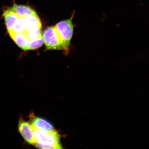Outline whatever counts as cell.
Here are the masks:
<instances>
[{
	"label": "cell",
	"instance_id": "30bf717a",
	"mask_svg": "<svg viewBox=\"0 0 149 149\" xmlns=\"http://www.w3.org/2000/svg\"><path fill=\"white\" fill-rule=\"evenodd\" d=\"M25 31V18L19 17L12 30L8 33L11 36L16 33H24Z\"/></svg>",
	"mask_w": 149,
	"mask_h": 149
},
{
	"label": "cell",
	"instance_id": "277c9868",
	"mask_svg": "<svg viewBox=\"0 0 149 149\" xmlns=\"http://www.w3.org/2000/svg\"><path fill=\"white\" fill-rule=\"evenodd\" d=\"M18 128L19 132L28 143L35 145L36 140L34 135V129L30 123L27 122L23 117H20L19 121Z\"/></svg>",
	"mask_w": 149,
	"mask_h": 149
},
{
	"label": "cell",
	"instance_id": "6da1fadb",
	"mask_svg": "<svg viewBox=\"0 0 149 149\" xmlns=\"http://www.w3.org/2000/svg\"><path fill=\"white\" fill-rule=\"evenodd\" d=\"M36 148L41 149H61L60 137L56 130L51 131L34 130Z\"/></svg>",
	"mask_w": 149,
	"mask_h": 149
},
{
	"label": "cell",
	"instance_id": "8992f818",
	"mask_svg": "<svg viewBox=\"0 0 149 149\" xmlns=\"http://www.w3.org/2000/svg\"><path fill=\"white\" fill-rule=\"evenodd\" d=\"M25 32L41 30L42 24L37 14L25 18Z\"/></svg>",
	"mask_w": 149,
	"mask_h": 149
},
{
	"label": "cell",
	"instance_id": "9c48e42d",
	"mask_svg": "<svg viewBox=\"0 0 149 149\" xmlns=\"http://www.w3.org/2000/svg\"><path fill=\"white\" fill-rule=\"evenodd\" d=\"M10 36L19 47L27 50L29 40L25 33H16Z\"/></svg>",
	"mask_w": 149,
	"mask_h": 149
},
{
	"label": "cell",
	"instance_id": "52a82bcc",
	"mask_svg": "<svg viewBox=\"0 0 149 149\" xmlns=\"http://www.w3.org/2000/svg\"><path fill=\"white\" fill-rule=\"evenodd\" d=\"M10 9L20 17L25 18L37 14L33 9L26 5L15 4Z\"/></svg>",
	"mask_w": 149,
	"mask_h": 149
},
{
	"label": "cell",
	"instance_id": "7c38bea8",
	"mask_svg": "<svg viewBox=\"0 0 149 149\" xmlns=\"http://www.w3.org/2000/svg\"><path fill=\"white\" fill-rule=\"evenodd\" d=\"M25 33L29 40L37 38L42 35L41 30L27 31Z\"/></svg>",
	"mask_w": 149,
	"mask_h": 149
},
{
	"label": "cell",
	"instance_id": "8fae6325",
	"mask_svg": "<svg viewBox=\"0 0 149 149\" xmlns=\"http://www.w3.org/2000/svg\"><path fill=\"white\" fill-rule=\"evenodd\" d=\"M44 43L43 39L41 36L37 38L29 40L27 50H35L40 48Z\"/></svg>",
	"mask_w": 149,
	"mask_h": 149
},
{
	"label": "cell",
	"instance_id": "5b68a950",
	"mask_svg": "<svg viewBox=\"0 0 149 149\" xmlns=\"http://www.w3.org/2000/svg\"><path fill=\"white\" fill-rule=\"evenodd\" d=\"M33 129L51 131L55 130L51 123L45 119L35 117L33 114L30 115V122Z\"/></svg>",
	"mask_w": 149,
	"mask_h": 149
},
{
	"label": "cell",
	"instance_id": "7a4b0ae2",
	"mask_svg": "<svg viewBox=\"0 0 149 149\" xmlns=\"http://www.w3.org/2000/svg\"><path fill=\"white\" fill-rule=\"evenodd\" d=\"M42 37L47 49L64 50L63 40L55 26L47 28Z\"/></svg>",
	"mask_w": 149,
	"mask_h": 149
},
{
	"label": "cell",
	"instance_id": "3957f363",
	"mask_svg": "<svg viewBox=\"0 0 149 149\" xmlns=\"http://www.w3.org/2000/svg\"><path fill=\"white\" fill-rule=\"evenodd\" d=\"M74 15L69 19L59 22L55 26L62 39L64 50L66 53H68L73 33L74 27L72 21Z\"/></svg>",
	"mask_w": 149,
	"mask_h": 149
},
{
	"label": "cell",
	"instance_id": "ba28073f",
	"mask_svg": "<svg viewBox=\"0 0 149 149\" xmlns=\"http://www.w3.org/2000/svg\"><path fill=\"white\" fill-rule=\"evenodd\" d=\"M3 16L4 18L6 25L9 33L12 30L19 17L10 8L5 11L3 13Z\"/></svg>",
	"mask_w": 149,
	"mask_h": 149
}]
</instances>
